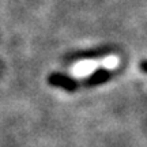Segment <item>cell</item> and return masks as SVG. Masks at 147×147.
<instances>
[{
  "label": "cell",
  "instance_id": "cell-1",
  "mask_svg": "<svg viewBox=\"0 0 147 147\" xmlns=\"http://www.w3.org/2000/svg\"><path fill=\"white\" fill-rule=\"evenodd\" d=\"M119 64H120V57L113 53L104 57L83 59L72 64V67L69 68V75H72V78L75 79H84L89 78L98 69H108V71L115 69L119 67Z\"/></svg>",
  "mask_w": 147,
  "mask_h": 147
}]
</instances>
